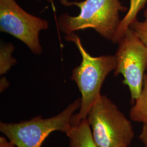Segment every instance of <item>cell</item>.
<instances>
[{"label":"cell","instance_id":"3957f363","mask_svg":"<svg viewBox=\"0 0 147 147\" xmlns=\"http://www.w3.org/2000/svg\"><path fill=\"white\" fill-rule=\"evenodd\" d=\"M87 119L99 147H127L135 136L131 122L105 95L91 107Z\"/></svg>","mask_w":147,"mask_h":147},{"label":"cell","instance_id":"6da1fadb","mask_svg":"<svg viewBox=\"0 0 147 147\" xmlns=\"http://www.w3.org/2000/svg\"><path fill=\"white\" fill-rule=\"evenodd\" d=\"M60 1L65 6L76 5L80 8V13L77 16L63 13L58 18V28L66 35L92 28L101 36L112 42L121 20L120 13L127 11V8L122 5L119 0Z\"/></svg>","mask_w":147,"mask_h":147},{"label":"cell","instance_id":"9c48e42d","mask_svg":"<svg viewBox=\"0 0 147 147\" xmlns=\"http://www.w3.org/2000/svg\"><path fill=\"white\" fill-rule=\"evenodd\" d=\"M132 121L147 125V75L144 77L143 86L140 97L130 111Z\"/></svg>","mask_w":147,"mask_h":147},{"label":"cell","instance_id":"7c38bea8","mask_svg":"<svg viewBox=\"0 0 147 147\" xmlns=\"http://www.w3.org/2000/svg\"><path fill=\"white\" fill-rule=\"evenodd\" d=\"M140 139L144 144L145 147H147V125L143 124L142 131L140 135Z\"/></svg>","mask_w":147,"mask_h":147},{"label":"cell","instance_id":"277c9868","mask_svg":"<svg viewBox=\"0 0 147 147\" xmlns=\"http://www.w3.org/2000/svg\"><path fill=\"white\" fill-rule=\"evenodd\" d=\"M80 104L81 99L78 98L57 115L49 118L37 116L20 123L1 122L0 131L16 147H40L51 132L59 131L65 134L68 131Z\"/></svg>","mask_w":147,"mask_h":147},{"label":"cell","instance_id":"4fadbf2b","mask_svg":"<svg viewBox=\"0 0 147 147\" xmlns=\"http://www.w3.org/2000/svg\"><path fill=\"white\" fill-rule=\"evenodd\" d=\"M0 147H16L8 139L5 137H0Z\"/></svg>","mask_w":147,"mask_h":147},{"label":"cell","instance_id":"30bf717a","mask_svg":"<svg viewBox=\"0 0 147 147\" xmlns=\"http://www.w3.org/2000/svg\"><path fill=\"white\" fill-rule=\"evenodd\" d=\"M15 49L14 45L8 43L3 44L0 49V75L7 73L8 70L16 62V58L12 56Z\"/></svg>","mask_w":147,"mask_h":147},{"label":"cell","instance_id":"8fae6325","mask_svg":"<svg viewBox=\"0 0 147 147\" xmlns=\"http://www.w3.org/2000/svg\"><path fill=\"white\" fill-rule=\"evenodd\" d=\"M144 19L142 21L136 20L130 27L136 33L137 36L147 46V9L144 11Z\"/></svg>","mask_w":147,"mask_h":147},{"label":"cell","instance_id":"9a60e30c","mask_svg":"<svg viewBox=\"0 0 147 147\" xmlns=\"http://www.w3.org/2000/svg\"><path fill=\"white\" fill-rule=\"evenodd\" d=\"M38 1H39V0H38ZM47 1L49 3H51V4H53V0H47Z\"/></svg>","mask_w":147,"mask_h":147},{"label":"cell","instance_id":"52a82bcc","mask_svg":"<svg viewBox=\"0 0 147 147\" xmlns=\"http://www.w3.org/2000/svg\"><path fill=\"white\" fill-rule=\"evenodd\" d=\"M65 134L69 139V147H99L95 142L87 118L71 124Z\"/></svg>","mask_w":147,"mask_h":147},{"label":"cell","instance_id":"7a4b0ae2","mask_svg":"<svg viewBox=\"0 0 147 147\" xmlns=\"http://www.w3.org/2000/svg\"><path fill=\"white\" fill-rule=\"evenodd\" d=\"M65 39L75 44L82 57L81 64L73 69L71 76L81 94L79 112L74 114L72 119L71 124H75L87 118L91 107L100 98V90L105 79L116 69V58L112 55L92 56L75 32L66 35Z\"/></svg>","mask_w":147,"mask_h":147},{"label":"cell","instance_id":"5b68a950","mask_svg":"<svg viewBox=\"0 0 147 147\" xmlns=\"http://www.w3.org/2000/svg\"><path fill=\"white\" fill-rule=\"evenodd\" d=\"M118 44L114 75L123 76V82L129 87L132 101L135 102L141 93L147 70V46L130 27Z\"/></svg>","mask_w":147,"mask_h":147},{"label":"cell","instance_id":"8992f818","mask_svg":"<svg viewBox=\"0 0 147 147\" xmlns=\"http://www.w3.org/2000/svg\"><path fill=\"white\" fill-rule=\"evenodd\" d=\"M48 26L47 20L27 13L15 0H0L1 31L21 40L33 53H42L39 35Z\"/></svg>","mask_w":147,"mask_h":147},{"label":"cell","instance_id":"ba28073f","mask_svg":"<svg viewBox=\"0 0 147 147\" xmlns=\"http://www.w3.org/2000/svg\"><path fill=\"white\" fill-rule=\"evenodd\" d=\"M147 0H130V7L126 15L121 19L120 25L116 32L112 42L118 43L124 34L126 30L137 20V16L140 11L146 5Z\"/></svg>","mask_w":147,"mask_h":147},{"label":"cell","instance_id":"5bb4252c","mask_svg":"<svg viewBox=\"0 0 147 147\" xmlns=\"http://www.w3.org/2000/svg\"><path fill=\"white\" fill-rule=\"evenodd\" d=\"M9 86V82L5 77H2L1 79V82H0V90L1 92L4 91Z\"/></svg>","mask_w":147,"mask_h":147}]
</instances>
